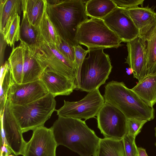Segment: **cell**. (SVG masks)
Wrapping results in <instances>:
<instances>
[{"mask_svg":"<svg viewBox=\"0 0 156 156\" xmlns=\"http://www.w3.org/2000/svg\"><path fill=\"white\" fill-rule=\"evenodd\" d=\"M58 146L80 156H96L101 138L81 119L58 116L51 127Z\"/></svg>","mask_w":156,"mask_h":156,"instance_id":"obj_1","label":"cell"},{"mask_svg":"<svg viewBox=\"0 0 156 156\" xmlns=\"http://www.w3.org/2000/svg\"><path fill=\"white\" fill-rule=\"evenodd\" d=\"M47 12L57 35L71 45L78 29L88 19L85 3L81 0H47Z\"/></svg>","mask_w":156,"mask_h":156,"instance_id":"obj_2","label":"cell"},{"mask_svg":"<svg viewBox=\"0 0 156 156\" xmlns=\"http://www.w3.org/2000/svg\"><path fill=\"white\" fill-rule=\"evenodd\" d=\"M105 102L119 109L127 119L150 121L155 117L154 111L122 82L112 80L105 87Z\"/></svg>","mask_w":156,"mask_h":156,"instance_id":"obj_3","label":"cell"},{"mask_svg":"<svg viewBox=\"0 0 156 156\" xmlns=\"http://www.w3.org/2000/svg\"><path fill=\"white\" fill-rule=\"evenodd\" d=\"M104 48L88 49V56L78 68L75 81L76 89L87 92L99 89L108 79L112 67Z\"/></svg>","mask_w":156,"mask_h":156,"instance_id":"obj_4","label":"cell"},{"mask_svg":"<svg viewBox=\"0 0 156 156\" xmlns=\"http://www.w3.org/2000/svg\"><path fill=\"white\" fill-rule=\"evenodd\" d=\"M55 98L49 93L26 105L11 104L12 112L23 133L44 126L55 110L56 102Z\"/></svg>","mask_w":156,"mask_h":156,"instance_id":"obj_5","label":"cell"},{"mask_svg":"<svg viewBox=\"0 0 156 156\" xmlns=\"http://www.w3.org/2000/svg\"><path fill=\"white\" fill-rule=\"evenodd\" d=\"M79 44L88 49L99 48H118L121 40L102 19L90 18L78 28L75 38Z\"/></svg>","mask_w":156,"mask_h":156,"instance_id":"obj_6","label":"cell"},{"mask_svg":"<svg viewBox=\"0 0 156 156\" xmlns=\"http://www.w3.org/2000/svg\"><path fill=\"white\" fill-rule=\"evenodd\" d=\"M34 57L44 69L75 81L77 69L75 63L64 56L55 45L43 41L34 49Z\"/></svg>","mask_w":156,"mask_h":156,"instance_id":"obj_7","label":"cell"},{"mask_svg":"<svg viewBox=\"0 0 156 156\" xmlns=\"http://www.w3.org/2000/svg\"><path fill=\"white\" fill-rule=\"evenodd\" d=\"M105 102L104 97L98 89L88 92L79 101L64 100L63 106L55 110L58 116L86 120L97 116Z\"/></svg>","mask_w":156,"mask_h":156,"instance_id":"obj_8","label":"cell"},{"mask_svg":"<svg viewBox=\"0 0 156 156\" xmlns=\"http://www.w3.org/2000/svg\"><path fill=\"white\" fill-rule=\"evenodd\" d=\"M97 116L98 128L104 138L121 140L127 133V119L114 107L105 102Z\"/></svg>","mask_w":156,"mask_h":156,"instance_id":"obj_9","label":"cell"},{"mask_svg":"<svg viewBox=\"0 0 156 156\" xmlns=\"http://www.w3.org/2000/svg\"><path fill=\"white\" fill-rule=\"evenodd\" d=\"M1 146L5 144L16 156L23 154L26 142L23 133L12 112L11 105L7 100L3 112L0 114Z\"/></svg>","mask_w":156,"mask_h":156,"instance_id":"obj_10","label":"cell"},{"mask_svg":"<svg viewBox=\"0 0 156 156\" xmlns=\"http://www.w3.org/2000/svg\"><path fill=\"white\" fill-rule=\"evenodd\" d=\"M49 93L40 80L18 84L14 80L8 92L7 100L12 105H24L33 102Z\"/></svg>","mask_w":156,"mask_h":156,"instance_id":"obj_11","label":"cell"},{"mask_svg":"<svg viewBox=\"0 0 156 156\" xmlns=\"http://www.w3.org/2000/svg\"><path fill=\"white\" fill-rule=\"evenodd\" d=\"M51 128L43 126L33 131L32 136L26 142L23 156H56L58 147Z\"/></svg>","mask_w":156,"mask_h":156,"instance_id":"obj_12","label":"cell"},{"mask_svg":"<svg viewBox=\"0 0 156 156\" xmlns=\"http://www.w3.org/2000/svg\"><path fill=\"white\" fill-rule=\"evenodd\" d=\"M102 20L122 42H128L139 36V31L124 8L117 7Z\"/></svg>","mask_w":156,"mask_h":156,"instance_id":"obj_13","label":"cell"},{"mask_svg":"<svg viewBox=\"0 0 156 156\" xmlns=\"http://www.w3.org/2000/svg\"><path fill=\"white\" fill-rule=\"evenodd\" d=\"M146 42L140 37L127 42L128 55L125 63L133 71L134 78L138 82L147 75Z\"/></svg>","mask_w":156,"mask_h":156,"instance_id":"obj_14","label":"cell"},{"mask_svg":"<svg viewBox=\"0 0 156 156\" xmlns=\"http://www.w3.org/2000/svg\"><path fill=\"white\" fill-rule=\"evenodd\" d=\"M54 97L68 95L76 89L75 81L62 75L44 69L40 79Z\"/></svg>","mask_w":156,"mask_h":156,"instance_id":"obj_15","label":"cell"},{"mask_svg":"<svg viewBox=\"0 0 156 156\" xmlns=\"http://www.w3.org/2000/svg\"><path fill=\"white\" fill-rule=\"evenodd\" d=\"M154 6L125 9L139 31V36L148 31L156 23Z\"/></svg>","mask_w":156,"mask_h":156,"instance_id":"obj_16","label":"cell"},{"mask_svg":"<svg viewBox=\"0 0 156 156\" xmlns=\"http://www.w3.org/2000/svg\"><path fill=\"white\" fill-rule=\"evenodd\" d=\"M23 48V83L33 82L40 79L44 70L34 57L33 50L27 44L20 41Z\"/></svg>","mask_w":156,"mask_h":156,"instance_id":"obj_17","label":"cell"},{"mask_svg":"<svg viewBox=\"0 0 156 156\" xmlns=\"http://www.w3.org/2000/svg\"><path fill=\"white\" fill-rule=\"evenodd\" d=\"M150 106L156 103V73L147 75L131 89Z\"/></svg>","mask_w":156,"mask_h":156,"instance_id":"obj_18","label":"cell"},{"mask_svg":"<svg viewBox=\"0 0 156 156\" xmlns=\"http://www.w3.org/2000/svg\"><path fill=\"white\" fill-rule=\"evenodd\" d=\"M23 12H25L30 23L39 27L46 11L47 0H22Z\"/></svg>","mask_w":156,"mask_h":156,"instance_id":"obj_19","label":"cell"},{"mask_svg":"<svg viewBox=\"0 0 156 156\" xmlns=\"http://www.w3.org/2000/svg\"><path fill=\"white\" fill-rule=\"evenodd\" d=\"M117 6L112 0H90L85 3L86 14L88 16L102 19Z\"/></svg>","mask_w":156,"mask_h":156,"instance_id":"obj_20","label":"cell"},{"mask_svg":"<svg viewBox=\"0 0 156 156\" xmlns=\"http://www.w3.org/2000/svg\"><path fill=\"white\" fill-rule=\"evenodd\" d=\"M147 42V75L156 73V23L147 32L139 36Z\"/></svg>","mask_w":156,"mask_h":156,"instance_id":"obj_21","label":"cell"},{"mask_svg":"<svg viewBox=\"0 0 156 156\" xmlns=\"http://www.w3.org/2000/svg\"><path fill=\"white\" fill-rule=\"evenodd\" d=\"M96 156H126L123 139H101Z\"/></svg>","mask_w":156,"mask_h":156,"instance_id":"obj_22","label":"cell"},{"mask_svg":"<svg viewBox=\"0 0 156 156\" xmlns=\"http://www.w3.org/2000/svg\"><path fill=\"white\" fill-rule=\"evenodd\" d=\"M39 29L30 23L26 13L23 12L22 20L20 27V41L34 49L39 44Z\"/></svg>","mask_w":156,"mask_h":156,"instance_id":"obj_23","label":"cell"},{"mask_svg":"<svg viewBox=\"0 0 156 156\" xmlns=\"http://www.w3.org/2000/svg\"><path fill=\"white\" fill-rule=\"evenodd\" d=\"M10 70L14 81L16 83H22L23 63V48L20 43L16 47H13L8 59Z\"/></svg>","mask_w":156,"mask_h":156,"instance_id":"obj_24","label":"cell"},{"mask_svg":"<svg viewBox=\"0 0 156 156\" xmlns=\"http://www.w3.org/2000/svg\"><path fill=\"white\" fill-rule=\"evenodd\" d=\"M22 9V0H1L0 30L2 34L9 20L16 14L20 15Z\"/></svg>","mask_w":156,"mask_h":156,"instance_id":"obj_25","label":"cell"},{"mask_svg":"<svg viewBox=\"0 0 156 156\" xmlns=\"http://www.w3.org/2000/svg\"><path fill=\"white\" fill-rule=\"evenodd\" d=\"M20 17L18 14L12 16L7 23L2 34L6 44L14 47L20 39Z\"/></svg>","mask_w":156,"mask_h":156,"instance_id":"obj_26","label":"cell"},{"mask_svg":"<svg viewBox=\"0 0 156 156\" xmlns=\"http://www.w3.org/2000/svg\"><path fill=\"white\" fill-rule=\"evenodd\" d=\"M14 81L8 61L2 65L0 71V114L3 112L10 86Z\"/></svg>","mask_w":156,"mask_h":156,"instance_id":"obj_27","label":"cell"},{"mask_svg":"<svg viewBox=\"0 0 156 156\" xmlns=\"http://www.w3.org/2000/svg\"><path fill=\"white\" fill-rule=\"evenodd\" d=\"M39 41L55 44L58 35L48 17L45 12L39 27Z\"/></svg>","mask_w":156,"mask_h":156,"instance_id":"obj_28","label":"cell"},{"mask_svg":"<svg viewBox=\"0 0 156 156\" xmlns=\"http://www.w3.org/2000/svg\"><path fill=\"white\" fill-rule=\"evenodd\" d=\"M55 46L57 49L64 56L74 62L75 50L74 46L69 44L58 36Z\"/></svg>","mask_w":156,"mask_h":156,"instance_id":"obj_29","label":"cell"},{"mask_svg":"<svg viewBox=\"0 0 156 156\" xmlns=\"http://www.w3.org/2000/svg\"><path fill=\"white\" fill-rule=\"evenodd\" d=\"M147 121L146 120L137 119H127V133L135 137L140 132L144 124Z\"/></svg>","mask_w":156,"mask_h":156,"instance_id":"obj_30","label":"cell"},{"mask_svg":"<svg viewBox=\"0 0 156 156\" xmlns=\"http://www.w3.org/2000/svg\"><path fill=\"white\" fill-rule=\"evenodd\" d=\"M135 137L126 134L123 138L126 156H136L137 147L135 142Z\"/></svg>","mask_w":156,"mask_h":156,"instance_id":"obj_31","label":"cell"},{"mask_svg":"<svg viewBox=\"0 0 156 156\" xmlns=\"http://www.w3.org/2000/svg\"><path fill=\"white\" fill-rule=\"evenodd\" d=\"M117 7L128 9L138 6L143 7L144 0H112Z\"/></svg>","mask_w":156,"mask_h":156,"instance_id":"obj_32","label":"cell"},{"mask_svg":"<svg viewBox=\"0 0 156 156\" xmlns=\"http://www.w3.org/2000/svg\"><path fill=\"white\" fill-rule=\"evenodd\" d=\"M75 50L74 62L76 66L77 70L82 64L83 60L88 53V50H86L83 49L79 44L74 46Z\"/></svg>","mask_w":156,"mask_h":156,"instance_id":"obj_33","label":"cell"},{"mask_svg":"<svg viewBox=\"0 0 156 156\" xmlns=\"http://www.w3.org/2000/svg\"><path fill=\"white\" fill-rule=\"evenodd\" d=\"M1 146V156H8L12 153L6 145L3 144Z\"/></svg>","mask_w":156,"mask_h":156,"instance_id":"obj_34","label":"cell"},{"mask_svg":"<svg viewBox=\"0 0 156 156\" xmlns=\"http://www.w3.org/2000/svg\"><path fill=\"white\" fill-rule=\"evenodd\" d=\"M137 149L138 156H148L145 149L141 147H137Z\"/></svg>","mask_w":156,"mask_h":156,"instance_id":"obj_35","label":"cell"},{"mask_svg":"<svg viewBox=\"0 0 156 156\" xmlns=\"http://www.w3.org/2000/svg\"><path fill=\"white\" fill-rule=\"evenodd\" d=\"M133 69L130 68L128 69L126 71V73L128 75H130L132 73H133Z\"/></svg>","mask_w":156,"mask_h":156,"instance_id":"obj_36","label":"cell"},{"mask_svg":"<svg viewBox=\"0 0 156 156\" xmlns=\"http://www.w3.org/2000/svg\"><path fill=\"white\" fill-rule=\"evenodd\" d=\"M154 130H155V137H156V126L155 127V128H154ZM155 145H156V143H155Z\"/></svg>","mask_w":156,"mask_h":156,"instance_id":"obj_37","label":"cell"},{"mask_svg":"<svg viewBox=\"0 0 156 156\" xmlns=\"http://www.w3.org/2000/svg\"><path fill=\"white\" fill-rule=\"evenodd\" d=\"M8 156H15L13 154H9Z\"/></svg>","mask_w":156,"mask_h":156,"instance_id":"obj_38","label":"cell"},{"mask_svg":"<svg viewBox=\"0 0 156 156\" xmlns=\"http://www.w3.org/2000/svg\"><path fill=\"white\" fill-rule=\"evenodd\" d=\"M136 156H138V154H137V155H136Z\"/></svg>","mask_w":156,"mask_h":156,"instance_id":"obj_39","label":"cell"}]
</instances>
